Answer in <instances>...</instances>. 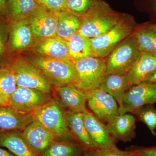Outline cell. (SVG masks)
<instances>
[{
	"label": "cell",
	"instance_id": "cell-1",
	"mask_svg": "<svg viewBox=\"0 0 156 156\" xmlns=\"http://www.w3.org/2000/svg\"><path fill=\"white\" fill-rule=\"evenodd\" d=\"M127 16L114 11L103 0H94L89 11L80 17L78 32L86 37H95L107 32Z\"/></svg>",
	"mask_w": 156,
	"mask_h": 156
},
{
	"label": "cell",
	"instance_id": "cell-2",
	"mask_svg": "<svg viewBox=\"0 0 156 156\" xmlns=\"http://www.w3.org/2000/svg\"><path fill=\"white\" fill-rule=\"evenodd\" d=\"M41 72L52 87L72 84L76 87L78 79L74 65L71 59L32 56L27 58Z\"/></svg>",
	"mask_w": 156,
	"mask_h": 156
},
{
	"label": "cell",
	"instance_id": "cell-3",
	"mask_svg": "<svg viewBox=\"0 0 156 156\" xmlns=\"http://www.w3.org/2000/svg\"><path fill=\"white\" fill-rule=\"evenodd\" d=\"M32 115L34 122L44 127L59 139H74L68 127L64 110L53 98Z\"/></svg>",
	"mask_w": 156,
	"mask_h": 156
},
{
	"label": "cell",
	"instance_id": "cell-4",
	"mask_svg": "<svg viewBox=\"0 0 156 156\" xmlns=\"http://www.w3.org/2000/svg\"><path fill=\"white\" fill-rule=\"evenodd\" d=\"M16 79L17 87L36 89L52 93V87L44 75L27 58H14L9 66Z\"/></svg>",
	"mask_w": 156,
	"mask_h": 156
},
{
	"label": "cell",
	"instance_id": "cell-5",
	"mask_svg": "<svg viewBox=\"0 0 156 156\" xmlns=\"http://www.w3.org/2000/svg\"><path fill=\"white\" fill-rule=\"evenodd\" d=\"M78 79L76 87L86 92L99 87L106 73V59L90 56L73 61Z\"/></svg>",
	"mask_w": 156,
	"mask_h": 156
},
{
	"label": "cell",
	"instance_id": "cell-6",
	"mask_svg": "<svg viewBox=\"0 0 156 156\" xmlns=\"http://www.w3.org/2000/svg\"><path fill=\"white\" fill-rule=\"evenodd\" d=\"M140 54L133 37L126 38L115 47L106 59V74H127Z\"/></svg>",
	"mask_w": 156,
	"mask_h": 156
},
{
	"label": "cell",
	"instance_id": "cell-7",
	"mask_svg": "<svg viewBox=\"0 0 156 156\" xmlns=\"http://www.w3.org/2000/svg\"><path fill=\"white\" fill-rule=\"evenodd\" d=\"M128 16L107 32L90 38L92 56L105 58L120 42L129 36L133 30Z\"/></svg>",
	"mask_w": 156,
	"mask_h": 156
},
{
	"label": "cell",
	"instance_id": "cell-8",
	"mask_svg": "<svg viewBox=\"0 0 156 156\" xmlns=\"http://www.w3.org/2000/svg\"><path fill=\"white\" fill-rule=\"evenodd\" d=\"M155 103L156 83L144 81L131 86L126 91L119 106L118 115L133 114L141 107Z\"/></svg>",
	"mask_w": 156,
	"mask_h": 156
},
{
	"label": "cell",
	"instance_id": "cell-9",
	"mask_svg": "<svg viewBox=\"0 0 156 156\" xmlns=\"http://www.w3.org/2000/svg\"><path fill=\"white\" fill-rule=\"evenodd\" d=\"M53 98L52 93L17 87L10 100V106L23 113L32 114Z\"/></svg>",
	"mask_w": 156,
	"mask_h": 156
},
{
	"label": "cell",
	"instance_id": "cell-10",
	"mask_svg": "<svg viewBox=\"0 0 156 156\" xmlns=\"http://www.w3.org/2000/svg\"><path fill=\"white\" fill-rule=\"evenodd\" d=\"M52 96L65 110L83 114L88 111V93L72 84L54 87Z\"/></svg>",
	"mask_w": 156,
	"mask_h": 156
},
{
	"label": "cell",
	"instance_id": "cell-11",
	"mask_svg": "<svg viewBox=\"0 0 156 156\" xmlns=\"http://www.w3.org/2000/svg\"><path fill=\"white\" fill-rule=\"evenodd\" d=\"M87 92V103L89 108L105 125L118 115L119 105L111 95L99 87Z\"/></svg>",
	"mask_w": 156,
	"mask_h": 156
},
{
	"label": "cell",
	"instance_id": "cell-12",
	"mask_svg": "<svg viewBox=\"0 0 156 156\" xmlns=\"http://www.w3.org/2000/svg\"><path fill=\"white\" fill-rule=\"evenodd\" d=\"M32 29L39 41L56 36L57 13L42 7L29 18Z\"/></svg>",
	"mask_w": 156,
	"mask_h": 156
},
{
	"label": "cell",
	"instance_id": "cell-13",
	"mask_svg": "<svg viewBox=\"0 0 156 156\" xmlns=\"http://www.w3.org/2000/svg\"><path fill=\"white\" fill-rule=\"evenodd\" d=\"M23 136L31 148L40 156L59 139L40 124L33 122L21 131Z\"/></svg>",
	"mask_w": 156,
	"mask_h": 156
},
{
	"label": "cell",
	"instance_id": "cell-14",
	"mask_svg": "<svg viewBox=\"0 0 156 156\" xmlns=\"http://www.w3.org/2000/svg\"><path fill=\"white\" fill-rule=\"evenodd\" d=\"M83 118L87 131L98 148H108L116 146L117 141L112 136L106 125L92 112L84 113Z\"/></svg>",
	"mask_w": 156,
	"mask_h": 156
},
{
	"label": "cell",
	"instance_id": "cell-15",
	"mask_svg": "<svg viewBox=\"0 0 156 156\" xmlns=\"http://www.w3.org/2000/svg\"><path fill=\"white\" fill-rule=\"evenodd\" d=\"M156 71V53H140L126 74L130 87L146 80Z\"/></svg>",
	"mask_w": 156,
	"mask_h": 156
},
{
	"label": "cell",
	"instance_id": "cell-16",
	"mask_svg": "<svg viewBox=\"0 0 156 156\" xmlns=\"http://www.w3.org/2000/svg\"><path fill=\"white\" fill-rule=\"evenodd\" d=\"M106 125L117 141L130 142L136 136V118L131 113L117 115Z\"/></svg>",
	"mask_w": 156,
	"mask_h": 156
},
{
	"label": "cell",
	"instance_id": "cell-17",
	"mask_svg": "<svg viewBox=\"0 0 156 156\" xmlns=\"http://www.w3.org/2000/svg\"><path fill=\"white\" fill-rule=\"evenodd\" d=\"M13 23L10 41L12 49L21 50L35 47L39 41L32 29L29 18Z\"/></svg>",
	"mask_w": 156,
	"mask_h": 156
},
{
	"label": "cell",
	"instance_id": "cell-18",
	"mask_svg": "<svg viewBox=\"0 0 156 156\" xmlns=\"http://www.w3.org/2000/svg\"><path fill=\"white\" fill-rule=\"evenodd\" d=\"M33 122L32 114L17 111L12 107L0 106V130L22 131Z\"/></svg>",
	"mask_w": 156,
	"mask_h": 156
},
{
	"label": "cell",
	"instance_id": "cell-19",
	"mask_svg": "<svg viewBox=\"0 0 156 156\" xmlns=\"http://www.w3.org/2000/svg\"><path fill=\"white\" fill-rule=\"evenodd\" d=\"M0 147L6 148L16 156H40L31 148L20 131L0 132Z\"/></svg>",
	"mask_w": 156,
	"mask_h": 156
},
{
	"label": "cell",
	"instance_id": "cell-20",
	"mask_svg": "<svg viewBox=\"0 0 156 156\" xmlns=\"http://www.w3.org/2000/svg\"><path fill=\"white\" fill-rule=\"evenodd\" d=\"M65 115L68 127L74 139L87 148L98 149L87 131L83 114L65 110Z\"/></svg>",
	"mask_w": 156,
	"mask_h": 156
},
{
	"label": "cell",
	"instance_id": "cell-21",
	"mask_svg": "<svg viewBox=\"0 0 156 156\" xmlns=\"http://www.w3.org/2000/svg\"><path fill=\"white\" fill-rule=\"evenodd\" d=\"M35 51L44 57L71 59L67 41L57 36L39 41Z\"/></svg>",
	"mask_w": 156,
	"mask_h": 156
},
{
	"label": "cell",
	"instance_id": "cell-22",
	"mask_svg": "<svg viewBox=\"0 0 156 156\" xmlns=\"http://www.w3.org/2000/svg\"><path fill=\"white\" fill-rule=\"evenodd\" d=\"M130 87L126 74H105L99 88L108 93L116 101L119 106L122 102L123 95Z\"/></svg>",
	"mask_w": 156,
	"mask_h": 156
},
{
	"label": "cell",
	"instance_id": "cell-23",
	"mask_svg": "<svg viewBox=\"0 0 156 156\" xmlns=\"http://www.w3.org/2000/svg\"><path fill=\"white\" fill-rule=\"evenodd\" d=\"M42 7L36 0H7L6 14L14 22L28 19Z\"/></svg>",
	"mask_w": 156,
	"mask_h": 156
},
{
	"label": "cell",
	"instance_id": "cell-24",
	"mask_svg": "<svg viewBox=\"0 0 156 156\" xmlns=\"http://www.w3.org/2000/svg\"><path fill=\"white\" fill-rule=\"evenodd\" d=\"M87 149L74 139L58 140L41 156H83Z\"/></svg>",
	"mask_w": 156,
	"mask_h": 156
},
{
	"label": "cell",
	"instance_id": "cell-25",
	"mask_svg": "<svg viewBox=\"0 0 156 156\" xmlns=\"http://www.w3.org/2000/svg\"><path fill=\"white\" fill-rule=\"evenodd\" d=\"M58 21L56 36L67 41L78 32L81 23L80 17L65 10L57 13Z\"/></svg>",
	"mask_w": 156,
	"mask_h": 156
},
{
	"label": "cell",
	"instance_id": "cell-26",
	"mask_svg": "<svg viewBox=\"0 0 156 156\" xmlns=\"http://www.w3.org/2000/svg\"><path fill=\"white\" fill-rule=\"evenodd\" d=\"M67 41L70 57L72 61L92 56L90 38L77 32Z\"/></svg>",
	"mask_w": 156,
	"mask_h": 156
},
{
	"label": "cell",
	"instance_id": "cell-27",
	"mask_svg": "<svg viewBox=\"0 0 156 156\" xmlns=\"http://www.w3.org/2000/svg\"><path fill=\"white\" fill-rule=\"evenodd\" d=\"M132 37L140 52L156 53V31L145 25L135 31Z\"/></svg>",
	"mask_w": 156,
	"mask_h": 156
},
{
	"label": "cell",
	"instance_id": "cell-28",
	"mask_svg": "<svg viewBox=\"0 0 156 156\" xmlns=\"http://www.w3.org/2000/svg\"><path fill=\"white\" fill-rule=\"evenodd\" d=\"M17 87L16 79L9 67L0 68V93L10 101Z\"/></svg>",
	"mask_w": 156,
	"mask_h": 156
},
{
	"label": "cell",
	"instance_id": "cell-29",
	"mask_svg": "<svg viewBox=\"0 0 156 156\" xmlns=\"http://www.w3.org/2000/svg\"><path fill=\"white\" fill-rule=\"evenodd\" d=\"M138 121L145 124L151 133L156 136V108L154 104H147L136 110L133 114Z\"/></svg>",
	"mask_w": 156,
	"mask_h": 156
},
{
	"label": "cell",
	"instance_id": "cell-30",
	"mask_svg": "<svg viewBox=\"0 0 156 156\" xmlns=\"http://www.w3.org/2000/svg\"><path fill=\"white\" fill-rule=\"evenodd\" d=\"M94 0H66V11L82 17L91 8Z\"/></svg>",
	"mask_w": 156,
	"mask_h": 156
},
{
	"label": "cell",
	"instance_id": "cell-31",
	"mask_svg": "<svg viewBox=\"0 0 156 156\" xmlns=\"http://www.w3.org/2000/svg\"><path fill=\"white\" fill-rule=\"evenodd\" d=\"M41 6L49 11L58 13L66 10V0H36Z\"/></svg>",
	"mask_w": 156,
	"mask_h": 156
},
{
	"label": "cell",
	"instance_id": "cell-32",
	"mask_svg": "<svg viewBox=\"0 0 156 156\" xmlns=\"http://www.w3.org/2000/svg\"><path fill=\"white\" fill-rule=\"evenodd\" d=\"M132 154L127 150L119 149L116 146L105 149H98L94 151V156H130Z\"/></svg>",
	"mask_w": 156,
	"mask_h": 156
},
{
	"label": "cell",
	"instance_id": "cell-33",
	"mask_svg": "<svg viewBox=\"0 0 156 156\" xmlns=\"http://www.w3.org/2000/svg\"><path fill=\"white\" fill-rule=\"evenodd\" d=\"M126 150L133 154L140 156H156V145L149 147L131 146L126 148Z\"/></svg>",
	"mask_w": 156,
	"mask_h": 156
},
{
	"label": "cell",
	"instance_id": "cell-34",
	"mask_svg": "<svg viewBox=\"0 0 156 156\" xmlns=\"http://www.w3.org/2000/svg\"><path fill=\"white\" fill-rule=\"evenodd\" d=\"M137 2L141 10L149 14L156 22V0H137Z\"/></svg>",
	"mask_w": 156,
	"mask_h": 156
},
{
	"label": "cell",
	"instance_id": "cell-35",
	"mask_svg": "<svg viewBox=\"0 0 156 156\" xmlns=\"http://www.w3.org/2000/svg\"><path fill=\"white\" fill-rule=\"evenodd\" d=\"M10 105V101L0 93V106Z\"/></svg>",
	"mask_w": 156,
	"mask_h": 156
},
{
	"label": "cell",
	"instance_id": "cell-36",
	"mask_svg": "<svg viewBox=\"0 0 156 156\" xmlns=\"http://www.w3.org/2000/svg\"><path fill=\"white\" fill-rule=\"evenodd\" d=\"M7 0H0V14H6Z\"/></svg>",
	"mask_w": 156,
	"mask_h": 156
},
{
	"label": "cell",
	"instance_id": "cell-37",
	"mask_svg": "<svg viewBox=\"0 0 156 156\" xmlns=\"http://www.w3.org/2000/svg\"><path fill=\"white\" fill-rule=\"evenodd\" d=\"M0 156H16L11 152L0 147Z\"/></svg>",
	"mask_w": 156,
	"mask_h": 156
},
{
	"label": "cell",
	"instance_id": "cell-38",
	"mask_svg": "<svg viewBox=\"0 0 156 156\" xmlns=\"http://www.w3.org/2000/svg\"><path fill=\"white\" fill-rule=\"evenodd\" d=\"M145 81L156 83V71L150 76Z\"/></svg>",
	"mask_w": 156,
	"mask_h": 156
},
{
	"label": "cell",
	"instance_id": "cell-39",
	"mask_svg": "<svg viewBox=\"0 0 156 156\" xmlns=\"http://www.w3.org/2000/svg\"><path fill=\"white\" fill-rule=\"evenodd\" d=\"M94 150L87 149L84 151L83 156H94Z\"/></svg>",
	"mask_w": 156,
	"mask_h": 156
},
{
	"label": "cell",
	"instance_id": "cell-40",
	"mask_svg": "<svg viewBox=\"0 0 156 156\" xmlns=\"http://www.w3.org/2000/svg\"><path fill=\"white\" fill-rule=\"evenodd\" d=\"M145 25L149 28L156 31V23H147Z\"/></svg>",
	"mask_w": 156,
	"mask_h": 156
},
{
	"label": "cell",
	"instance_id": "cell-41",
	"mask_svg": "<svg viewBox=\"0 0 156 156\" xmlns=\"http://www.w3.org/2000/svg\"><path fill=\"white\" fill-rule=\"evenodd\" d=\"M3 49V44L2 43V40H1V37H0V53L2 52Z\"/></svg>",
	"mask_w": 156,
	"mask_h": 156
},
{
	"label": "cell",
	"instance_id": "cell-42",
	"mask_svg": "<svg viewBox=\"0 0 156 156\" xmlns=\"http://www.w3.org/2000/svg\"><path fill=\"white\" fill-rule=\"evenodd\" d=\"M130 156H140L136 155H134V154H131V155Z\"/></svg>",
	"mask_w": 156,
	"mask_h": 156
},
{
	"label": "cell",
	"instance_id": "cell-43",
	"mask_svg": "<svg viewBox=\"0 0 156 156\" xmlns=\"http://www.w3.org/2000/svg\"><path fill=\"white\" fill-rule=\"evenodd\" d=\"M1 131H1V130H0V132H1Z\"/></svg>",
	"mask_w": 156,
	"mask_h": 156
},
{
	"label": "cell",
	"instance_id": "cell-44",
	"mask_svg": "<svg viewBox=\"0 0 156 156\" xmlns=\"http://www.w3.org/2000/svg\"></svg>",
	"mask_w": 156,
	"mask_h": 156
}]
</instances>
